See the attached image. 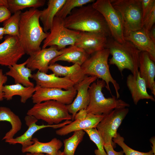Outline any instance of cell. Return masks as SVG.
<instances>
[{
  "instance_id": "cell-1",
  "label": "cell",
  "mask_w": 155,
  "mask_h": 155,
  "mask_svg": "<svg viewBox=\"0 0 155 155\" xmlns=\"http://www.w3.org/2000/svg\"><path fill=\"white\" fill-rule=\"evenodd\" d=\"M67 28L79 32H90L111 37L109 29L102 14L92 4L74 9L64 20Z\"/></svg>"
},
{
  "instance_id": "cell-2",
  "label": "cell",
  "mask_w": 155,
  "mask_h": 155,
  "mask_svg": "<svg viewBox=\"0 0 155 155\" xmlns=\"http://www.w3.org/2000/svg\"><path fill=\"white\" fill-rule=\"evenodd\" d=\"M40 10L33 8L21 14L19 38L25 53L30 56L41 49V43L49 33L45 32L40 25Z\"/></svg>"
},
{
  "instance_id": "cell-3",
  "label": "cell",
  "mask_w": 155,
  "mask_h": 155,
  "mask_svg": "<svg viewBox=\"0 0 155 155\" xmlns=\"http://www.w3.org/2000/svg\"><path fill=\"white\" fill-rule=\"evenodd\" d=\"M106 48L108 49L112 57L110 65H115L122 75L125 69L129 70L136 78L139 72V58L140 51L130 42L126 40L119 43L112 37L107 38Z\"/></svg>"
},
{
  "instance_id": "cell-4",
  "label": "cell",
  "mask_w": 155,
  "mask_h": 155,
  "mask_svg": "<svg viewBox=\"0 0 155 155\" xmlns=\"http://www.w3.org/2000/svg\"><path fill=\"white\" fill-rule=\"evenodd\" d=\"M109 55V50L106 48L95 53L81 65V69L85 75L96 76L104 81L105 87L111 94L109 83H112L115 91L116 98L118 99L120 97V86L110 71L108 62Z\"/></svg>"
},
{
  "instance_id": "cell-5",
  "label": "cell",
  "mask_w": 155,
  "mask_h": 155,
  "mask_svg": "<svg viewBox=\"0 0 155 155\" xmlns=\"http://www.w3.org/2000/svg\"><path fill=\"white\" fill-rule=\"evenodd\" d=\"M105 86V82L101 80L94 82L89 86L90 101L86 109L87 113L104 115L114 109L129 106V104L114 96L111 97H105L102 90Z\"/></svg>"
},
{
  "instance_id": "cell-6",
  "label": "cell",
  "mask_w": 155,
  "mask_h": 155,
  "mask_svg": "<svg viewBox=\"0 0 155 155\" xmlns=\"http://www.w3.org/2000/svg\"><path fill=\"white\" fill-rule=\"evenodd\" d=\"M27 115L33 116L38 120L44 121L49 125L57 124L63 121L72 119L66 105L54 100L35 104L28 110Z\"/></svg>"
},
{
  "instance_id": "cell-7",
  "label": "cell",
  "mask_w": 155,
  "mask_h": 155,
  "mask_svg": "<svg viewBox=\"0 0 155 155\" xmlns=\"http://www.w3.org/2000/svg\"><path fill=\"white\" fill-rule=\"evenodd\" d=\"M121 17L124 30L133 31L142 28L140 0H110Z\"/></svg>"
},
{
  "instance_id": "cell-8",
  "label": "cell",
  "mask_w": 155,
  "mask_h": 155,
  "mask_svg": "<svg viewBox=\"0 0 155 155\" xmlns=\"http://www.w3.org/2000/svg\"><path fill=\"white\" fill-rule=\"evenodd\" d=\"M50 30L48 35L43 41L42 49L56 46L60 50L68 45H74L80 32L65 27L64 20L56 16Z\"/></svg>"
},
{
  "instance_id": "cell-9",
  "label": "cell",
  "mask_w": 155,
  "mask_h": 155,
  "mask_svg": "<svg viewBox=\"0 0 155 155\" xmlns=\"http://www.w3.org/2000/svg\"><path fill=\"white\" fill-rule=\"evenodd\" d=\"M102 15L109 29L111 37L123 43L124 38L122 20L119 12L112 5L110 0H97L92 4Z\"/></svg>"
},
{
  "instance_id": "cell-10",
  "label": "cell",
  "mask_w": 155,
  "mask_h": 155,
  "mask_svg": "<svg viewBox=\"0 0 155 155\" xmlns=\"http://www.w3.org/2000/svg\"><path fill=\"white\" fill-rule=\"evenodd\" d=\"M128 108L114 109L104 116L96 128L104 144H111L114 148L116 144L113 141L116 137L117 130L129 112Z\"/></svg>"
},
{
  "instance_id": "cell-11",
  "label": "cell",
  "mask_w": 155,
  "mask_h": 155,
  "mask_svg": "<svg viewBox=\"0 0 155 155\" xmlns=\"http://www.w3.org/2000/svg\"><path fill=\"white\" fill-rule=\"evenodd\" d=\"M25 54L19 37L7 35L0 44V65L12 66Z\"/></svg>"
},
{
  "instance_id": "cell-12",
  "label": "cell",
  "mask_w": 155,
  "mask_h": 155,
  "mask_svg": "<svg viewBox=\"0 0 155 155\" xmlns=\"http://www.w3.org/2000/svg\"><path fill=\"white\" fill-rule=\"evenodd\" d=\"M104 116L87 113L86 109L80 110L76 114L73 121L56 130V133L64 136L76 131L96 128Z\"/></svg>"
},
{
  "instance_id": "cell-13",
  "label": "cell",
  "mask_w": 155,
  "mask_h": 155,
  "mask_svg": "<svg viewBox=\"0 0 155 155\" xmlns=\"http://www.w3.org/2000/svg\"><path fill=\"white\" fill-rule=\"evenodd\" d=\"M36 90L32 97V102L37 104L48 100H55L66 105L71 104L76 96L74 88L63 90L57 88H43L36 86Z\"/></svg>"
},
{
  "instance_id": "cell-14",
  "label": "cell",
  "mask_w": 155,
  "mask_h": 155,
  "mask_svg": "<svg viewBox=\"0 0 155 155\" xmlns=\"http://www.w3.org/2000/svg\"><path fill=\"white\" fill-rule=\"evenodd\" d=\"M97 79L96 76L86 75L74 85V87L77 91L76 96L71 104L66 105L69 112L72 115V121L74 120L75 116L78 112L87 108L90 101L89 87Z\"/></svg>"
},
{
  "instance_id": "cell-15",
  "label": "cell",
  "mask_w": 155,
  "mask_h": 155,
  "mask_svg": "<svg viewBox=\"0 0 155 155\" xmlns=\"http://www.w3.org/2000/svg\"><path fill=\"white\" fill-rule=\"evenodd\" d=\"M24 120L26 124L28 127L27 130L20 136L15 138L5 140V142L10 144H20L22 146V149H24L33 144L32 136L36 131L39 130L46 127H51L54 129L60 128L69 124L72 121L71 120H67L57 124H42L39 125L36 124L38 120L33 116L27 115L25 116Z\"/></svg>"
},
{
  "instance_id": "cell-16",
  "label": "cell",
  "mask_w": 155,
  "mask_h": 155,
  "mask_svg": "<svg viewBox=\"0 0 155 155\" xmlns=\"http://www.w3.org/2000/svg\"><path fill=\"white\" fill-rule=\"evenodd\" d=\"M67 48L59 50L56 46L41 49L35 54L30 56L27 59L26 67L32 71L38 70L47 73L51 61L57 56L66 52Z\"/></svg>"
},
{
  "instance_id": "cell-17",
  "label": "cell",
  "mask_w": 155,
  "mask_h": 155,
  "mask_svg": "<svg viewBox=\"0 0 155 155\" xmlns=\"http://www.w3.org/2000/svg\"><path fill=\"white\" fill-rule=\"evenodd\" d=\"M108 38L97 33L80 32L74 45L82 49L90 55L106 49Z\"/></svg>"
},
{
  "instance_id": "cell-18",
  "label": "cell",
  "mask_w": 155,
  "mask_h": 155,
  "mask_svg": "<svg viewBox=\"0 0 155 155\" xmlns=\"http://www.w3.org/2000/svg\"><path fill=\"white\" fill-rule=\"evenodd\" d=\"M124 38L140 51L147 52L151 59L155 61V43L150 39L143 28L133 31L124 30Z\"/></svg>"
},
{
  "instance_id": "cell-19",
  "label": "cell",
  "mask_w": 155,
  "mask_h": 155,
  "mask_svg": "<svg viewBox=\"0 0 155 155\" xmlns=\"http://www.w3.org/2000/svg\"><path fill=\"white\" fill-rule=\"evenodd\" d=\"M32 78L36 82V86L43 88H57L67 90L73 88L75 83L66 77H60L53 73L38 71L32 75Z\"/></svg>"
},
{
  "instance_id": "cell-20",
  "label": "cell",
  "mask_w": 155,
  "mask_h": 155,
  "mask_svg": "<svg viewBox=\"0 0 155 155\" xmlns=\"http://www.w3.org/2000/svg\"><path fill=\"white\" fill-rule=\"evenodd\" d=\"M139 72L144 80L147 87L155 96V64L146 52H140L139 58Z\"/></svg>"
},
{
  "instance_id": "cell-21",
  "label": "cell",
  "mask_w": 155,
  "mask_h": 155,
  "mask_svg": "<svg viewBox=\"0 0 155 155\" xmlns=\"http://www.w3.org/2000/svg\"><path fill=\"white\" fill-rule=\"evenodd\" d=\"M126 84L135 104H137L139 101L142 99H150L155 101L154 97L148 92L145 82L140 76L139 72L136 78L131 74L129 75L127 78Z\"/></svg>"
},
{
  "instance_id": "cell-22",
  "label": "cell",
  "mask_w": 155,
  "mask_h": 155,
  "mask_svg": "<svg viewBox=\"0 0 155 155\" xmlns=\"http://www.w3.org/2000/svg\"><path fill=\"white\" fill-rule=\"evenodd\" d=\"M33 143L25 148L22 149V153H40L50 155H57L58 152L63 146L62 142L56 138H54L46 142H40L36 137L33 138Z\"/></svg>"
},
{
  "instance_id": "cell-23",
  "label": "cell",
  "mask_w": 155,
  "mask_h": 155,
  "mask_svg": "<svg viewBox=\"0 0 155 155\" xmlns=\"http://www.w3.org/2000/svg\"><path fill=\"white\" fill-rule=\"evenodd\" d=\"M48 69L57 76H63L69 78L75 84L81 81L86 76L83 73L81 66L77 64L67 66L55 63L50 64Z\"/></svg>"
},
{
  "instance_id": "cell-24",
  "label": "cell",
  "mask_w": 155,
  "mask_h": 155,
  "mask_svg": "<svg viewBox=\"0 0 155 155\" xmlns=\"http://www.w3.org/2000/svg\"><path fill=\"white\" fill-rule=\"evenodd\" d=\"M27 62V59L22 63L8 67L9 70L5 75L13 78L15 84H20L26 87H34V84L29 79L32 76V71L25 67Z\"/></svg>"
},
{
  "instance_id": "cell-25",
  "label": "cell",
  "mask_w": 155,
  "mask_h": 155,
  "mask_svg": "<svg viewBox=\"0 0 155 155\" xmlns=\"http://www.w3.org/2000/svg\"><path fill=\"white\" fill-rule=\"evenodd\" d=\"M66 0H49L47 7L40 11L39 20L43 25L45 32L50 30L55 17Z\"/></svg>"
},
{
  "instance_id": "cell-26",
  "label": "cell",
  "mask_w": 155,
  "mask_h": 155,
  "mask_svg": "<svg viewBox=\"0 0 155 155\" xmlns=\"http://www.w3.org/2000/svg\"><path fill=\"white\" fill-rule=\"evenodd\" d=\"M67 48L66 52L53 59L50 64L58 61H63L81 66L90 56L82 49L74 45L70 46Z\"/></svg>"
},
{
  "instance_id": "cell-27",
  "label": "cell",
  "mask_w": 155,
  "mask_h": 155,
  "mask_svg": "<svg viewBox=\"0 0 155 155\" xmlns=\"http://www.w3.org/2000/svg\"><path fill=\"white\" fill-rule=\"evenodd\" d=\"M36 90L35 86L26 87L19 84L5 85L3 87L4 98L9 100L14 96L18 95L20 96V101L23 103L32 97Z\"/></svg>"
},
{
  "instance_id": "cell-28",
  "label": "cell",
  "mask_w": 155,
  "mask_h": 155,
  "mask_svg": "<svg viewBox=\"0 0 155 155\" xmlns=\"http://www.w3.org/2000/svg\"><path fill=\"white\" fill-rule=\"evenodd\" d=\"M9 122L11 125V129L3 137L2 140L14 138V135L21 129L22 122L20 118L9 108L0 107V121Z\"/></svg>"
},
{
  "instance_id": "cell-29",
  "label": "cell",
  "mask_w": 155,
  "mask_h": 155,
  "mask_svg": "<svg viewBox=\"0 0 155 155\" xmlns=\"http://www.w3.org/2000/svg\"><path fill=\"white\" fill-rule=\"evenodd\" d=\"M45 0H7L8 9L14 13L27 8H37L43 6Z\"/></svg>"
},
{
  "instance_id": "cell-30",
  "label": "cell",
  "mask_w": 155,
  "mask_h": 155,
  "mask_svg": "<svg viewBox=\"0 0 155 155\" xmlns=\"http://www.w3.org/2000/svg\"><path fill=\"white\" fill-rule=\"evenodd\" d=\"M85 132L80 130L74 132L69 137L63 140L64 149L62 155H74L79 144L82 140Z\"/></svg>"
},
{
  "instance_id": "cell-31",
  "label": "cell",
  "mask_w": 155,
  "mask_h": 155,
  "mask_svg": "<svg viewBox=\"0 0 155 155\" xmlns=\"http://www.w3.org/2000/svg\"><path fill=\"white\" fill-rule=\"evenodd\" d=\"M94 0H66L56 16L64 20L75 8L93 3Z\"/></svg>"
},
{
  "instance_id": "cell-32",
  "label": "cell",
  "mask_w": 155,
  "mask_h": 155,
  "mask_svg": "<svg viewBox=\"0 0 155 155\" xmlns=\"http://www.w3.org/2000/svg\"><path fill=\"white\" fill-rule=\"evenodd\" d=\"M21 13V11L15 12L3 22L5 35L19 37V23Z\"/></svg>"
},
{
  "instance_id": "cell-33",
  "label": "cell",
  "mask_w": 155,
  "mask_h": 155,
  "mask_svg": "<svg viewBox=\"0 0 155 155\" xmlns=\"http://www.w3.org/2000/svg\"><path fill=\"white\" fill-rule=\"evenodd\" d=\"M84 131L97 147V149L94 151L95 155H107L104 147V142L96 128L86 129Z\"/></svg>"
},
{
  "instance_id": "cell-34",
  "label": "cell",
  "mask_w": 155,
  "mask_h": 155,
  "mask_svg": "<svg viewBox=\"0 0 155 155\" xmlns=\"http://www.w3.org/2000/svg\"><path fill=\"white\" fill-rule=\"evenodd\" d=\"M113 141L115 143L117 144L121 148L125 155H155L151 150L148 152H144L131 148L125 144L124 138L118 133L116 137L113 139Z\"/></svg>"
},
{
  "instance_id": "cell-35",
  "label": "cell",
  "mask_w": 155,
  "mask_h": 155,
  "mask_svg": "<svg viewBox=\"0 0 155 155\" xmlns=\"http://www.w3.org/2000/svg\"><path fill=\"white\" fill-rule=\"evenodd\" d=\"M155 23V6L143 22L142 28L148 33Z\"/></svg>"
},
{
  "instance_id": "cell-36",
  "label": "cell",
  "mask_w": 155,
  "mask_h": 155,
  "mask_svg": "<svg viewBox=\"0 0 155 155\" xmlns=\"http://www.w3.org/2000/svg\"><path fill=\"white\" fill-rule=\"evenodd\" d=\"M142 18V24L146 17L155 6V0H140Z\"/></svg>"
},
{
  "instance_id": "cell-37",
  "label": "cell",
  "mask_w": 155,
  "mask_h": 155,
  "mask_svg": "<svg viewBox=\"0 0 155 155\" xmlns=\"http://www.w3.org/2000/svg\"><path fill=\"white\" fill-rule=\"evenodd\" d=\"M7 79V76L3 74V70L0 69V101L3 100L4 98L3 87Z\"/></svg>"
},
{
  "instance_id": "cell-38",
  "label": "cell",
  "mask_w": 155,
  "mask_h": 155,
  "mask_svg": "<svg viewBox=\"0 0 155 155\" xmlns=\"http://www.w3.org/2000/svg\"><path fill=\"white\" fill-rule=\"evenodd\" d=\"M11 16V13L8 8L4 6H0V23L3 22Z\"/></svg>"
},
{
  "instance_id": "cell-39",
  "label": "cell",
  "mask_w": 155,
  "mask_h": 155,
  "mask_svg": "<svg viewBox=\"0 0 155 155\" xmlns=\"http://www.w3.org/2000/svg\"><path fill=\"white\" fill-rule=\"evenodd\" d=\"M104 148L107 155H124L123 151L116 152L111 144H104Z\"/></svg>"
},
{
  "instance_id": "cell-40",
  "label": "cell",
  "mask_w": 155,
  "mask_h": 155,
  "mask_svg": "<svg viewBox=\"0 0 155 155\" xmlns=\"http://www.w3.org/2000/svg\"><path fill=\"white\" fill-rule=\"evenodd\" d=\"M148 35L150 39L155 43V26H153L148 33Z\"/></svg>"
},
{
  "instance_id": "cell-41",
  "label": "cell",
  "mask_w": 155,
  "mask_h": 155,
  "mask_svg": "<svg viewBox=\"0 0 155 155\" xmlns=\"http://www.w3.org/2000/svg\"><path fill=\"white\" fill-rule=\"evenodd\" d=\"M150 142L152 144V151L154 154H155V139L154 137H152L150 140Z\"/></svg>"
},
{
  "instance_id": "cell-42",
  "label": "cell",
  "mask_w": 155,
  "mask_h": 155,
  "mask_svg": "<svg viewBox=\"0 0 155 155\" xmlns=\"http://www.w3.org/2000/svg\"><path fill=\"white\" fill-rule=\"evenodd\" d=\"M4 6L8 8L7 0H0V6Z\"/></svg>"
},
{
  "instance_id": "cell-43",
  "label": "cell",
  "mask_w": 155,
  "mask_h": 155,
  "mask_svg": "<svg viewBox=\"0 0 155 155\" xmlns=\"http://www.w3.org/2000/svg\"><path fill=\"white\" fill-rule=\"evenodd\" d=\"M5 35L4 30L3 27H0V40H1Z\"/></svg>"
},
{
  "instance_id": "cell-44",
  "label": "cell",
  "mask_w": 155,
  "mask_h": 155,
  "mask_svg": "<svg viewBox=\"0 0 155 155\" xmlns=\"http://www.w3.org/2000/svg\"><path fill=\"white\" fill-rule=\"evenodd\" d=\"M25 155H50L49 154L40 153L27 152Z\"/></svg>"
},
{
  "instance_id": "cell-45",
  "label": "cell",
  "mask_w": 155,
  "mask_h": 155,
  "mask_svg": "<svg viewBox=\"0 0 155 155\" xmlns=\"http://www.w3.org/2000/svg\"><path fill=\"white\" fill-rule=\"evenodd\" d=\"M62 152L61 150H59L58 152L57 155H62Z\"/></svg>"
}]
</instances>
